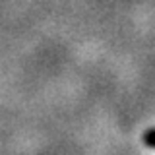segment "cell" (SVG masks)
I'll return each instance as SVG.
<instances>
[{
	"instance_id": "cell-1",
	"label": "cell",
	"mask_w": 155,
	"mask_h": 155,
	"mask_svg": "<svg viewBox=\"0 0 155 155\" xmlns=\"http://www.w3.org/2000/svg\"><path fill=\"white\" fill-rule=\"evenodd\" d=\"M143 143L147 145L149 149H155V128H149L147 132L143 134Z\"/></svg>"
}]
</instances>
